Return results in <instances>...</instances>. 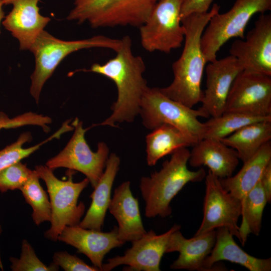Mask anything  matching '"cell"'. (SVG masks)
Instances as JSON below:
<instances>
[{
    "instance_id": "30bf717a",
    "label": "cell",
    "mask_w": 271,
    "mask_h": 271,
    "mask_svg": "<svg viewBox=\"0 0 271 271\" xmlns=\"http://www.w3.org/2000/svg\"><path fill=\"white\" fill-rule=\"evenodd\" d=\"M71 124L74 129L72 137L62 151L49 159L46 166L52 170L65 168L81 172L94 188L104 172L109 149L101 142L98 143L97 151L93 152L85 139V133L90 127L84 128L83 122L77 117Z\"/></svg>"
},
{
    "instance_id": "277c9868",
    "label": "cell",
    "mask_w": 271,
    "mask_h": 271,
    "mask_svg": "<svg viewBox=\"0 0 271 271\" xmlns=\"http://www.w3.org/2000/svg\"><path fill=\"white\" fill-rule=\"evenodd\" d=\"M121 40L104 35L71 41L59 39L45 30L36 39L29 51L35 59V67L31 76L30 93L37 103H39L42 88L45 82L68 55L83 49L105 48L117 51Z\"/></svg>"
},
{
    "instance_id": "9a60e30c",
    "label": "cell",
    "mask_w": 271,
    "mask_h": 271,
    "mask_svg": "<svg viewBox=\"0 0 271 271\" xmlns=\"http://www.w3.org/2000/svg\"><path fill=\"white\" fill-rule=\"evenodd\" d=\"M243 69L231 55L209 62L206 67V88L198 109L205 118L221 115L231 85Z\"/></svg>"
},
{
    "instance_id": "484cf974",
    "label": "cell",
    "mask_w": 271,
    "mask_h": 271,
    "mask_svg": "<svg viewBox=\"0 0 271 271\" xmlns=\"http://www.w3.org/2000/svg\"><path fill=\"white\" fill-rule=\"evenodd\" d=\"M267 202L260 181L242 199V221L239 226V240L242 245H244L249 234L259 235L263 211Z\"/></svg>"
},
{
    "instance_id": "f1b7e54d",
    "label": "cell",
    "mask_w": 271,
    "mask_h": 271,
    "mask_svg": "<svg viewBox=\"0 0 271 271\" xmlns=\"http://www.w3.org/2000/svg\"><path fill=\"white\" fill-rule=\"evenodd\" d=\"M36 170L20 189L26 202L32 208V217L37 225L51 219V206L48 196L41 186Z\"/></svg>"
},
{
    "instance_id": "603a6c76",
    "label": "cell",
    "mask_w": 271,
    "mask_h": 271,
    "mask_svg": "<svg viewBox=\"0 0 271 271\" xmlns=\"http://www.w3.org/2000/svg\"><path fill=\"white\" fill-rule=\"evenodd\" d=\"M271 162L270 141L263 145L250 159L243 162L241 169L234 176L219 179L222 187L240 200L260 181L262 174Z\"/></svg>"
},
{
    "instance_id": "ffe728a7",
    "label": "cell",
    "mask_w": 271,
    "mask_h": 271,
    "mask_svg": "<svg viewBox=\"0 0 271 271\" xmlns=\"http://www.w3.org/2000/svg\"><path fill=\"white\" fill-rule=\"evenodd\" d=\"M235 150L221 141L202 139L193 146L188 163L192 167L207 166L219 179L231 176L239 163Z\"/></svg>"
},
{
    "instance_id": "d4e9b609",
    "label": "cell",
    "mask_w": 271,
    "mask_h": 271,
    "mask_svg": "<svg viewBox=\"0 0 271 271\" xmlns=\"http://www.w3.org/2000/svg\"><path fill=\"white\" fill-rule=\"evenodd\" d=\"M271 140V120L247 124L221 141L236 151L243 162Z\"/></svg>"
},
{
    "instance_id": "e575fe53",
    "label": "cell",
    "mask_w": 271,
    "mask_h": 271,
    "mask_svg": "<svg viewBox=\"0 0 271 271\" xmlns=\"http://www.w3.org/2000/svg\"><path fill=\"white\" fill-rule=\"evenodd\" d=\"M260 182L265 193L267 202L270 203L271 201V162L264 169Z\"/></svg>"
},
{
    "instance_id": "d6a6232c",
    "label": "cell",
    "mask_w": 271,
    "mask_h": 271,
    "mask_svg": "<svg viewBox=\"0 0 271 271\" xmlns=\"http://www.w3.org/2000/svg\"><path fill=\"white\" fill-rule=\"evenodd\" d=\"M53 263L62 267L65 271H99V268L86 263L75 255H71L67 251L54 253Z\"/></svg>"
},
{
    "instance_id": "8fae6325",
    "label": "cell",
    "mask_w": 271,
    "mask_h": 271,
    "mask_svg": "<svg viewBox=\"0 0 271 271\" xmlns=\"http://www.w3.org/2000/svg\"><path fill=\"white\" fill-rule=\"evenodd\" d=\"M203 217L195 235L224 227L239 239L237 222L241 214V201L221 186L218 178L210 171L205 177Z\"/></svg>"
},
{
    "instance_id": "ba28073f",
    "label": "cell",
    "mask_w": 271,
    "mask_h": 271,
    "mask_svg": "<svg viewBox=\"0 0 271 271\" xmlns=\"http://www.w3.org/2000/svg\"><path fill=\"white\" fill-rule=\"evenodd\" d=\"M139 114L143 124L149 129L168 124L198 141L203 139L204 124L198 118L205 117L204 114L199 109L188 107L169 98L160 88H147L141 99Z\"/></svg>"
},
{
    "instance_id": "1f68e13d",
    "label": "cell",
    "mask_w": 271,
    "mask_h": 271,
    "mask_svg": "<svg viewBox=\"0 0 271 271\" xmlns=\"http://www.w3.org/2000/svg\"><path fill=\"white\" fill-rule=\"evenodd\" d=\"M47 122L45 116L32 112L25 113L14 118H10L5 113L0 112V130L17 128L26 125H35L43 127Z\"/></svg>"
},
{
    "instance_id": "ac0fdd59",
    "label": "cell",
    "mask_w": 271,
    "mask_h": 271,
    "mask_svg": "<svg viewBox=\"0 0 271 271\" xmlns=\"http://www.w3.org/2000/svg\"><path fill=\"white\" fill-rule=\"evenodd\" d=\"M216 230L186 238L180 229L170 235L166 248V253L177 251L178 258L170 265L172 269L204 271L205 259L210 253L215 242Z\"/></svg>"
},
{
    "instance_id": "4316f807",
    "label": "cell",
    "mask_w": 271,
    "mask_h": 271,
    "mask_svg": "<svg viewBox=\"0 0 271 271\" xmlns=\"http://www.w3.org/2000/svg\"><path fill=\"white\" fill-rule=\"evenodd\" d=\"M271 120V116H259L237 112H225L203 122L205 129L203 139L221 141L247 124Z\"/></svg>"
},
{
    "instance_id": "83f0119b",
    "label": "cell",
    "mask_w": 271,
    "mask_h": 271,
    "mask_svg": "<svg viewBox=\"0 0 271 271\" xmlns=\"http://www.w3.org/2000/svg\"><path fill=\"white\" fill-rule=\"evenodd\" d=\"M70 120L65 121L62 126L51 137L40 143L27 148H24L23 145L31 141L32 136L29 132L22 133L15 142L0 150V171L28 157L43 145L54 139H59L66 132L73 130V126L70 124Z\"/></svg>"
},
{
    "instance_id": "9c48e42d",
    "label": "cell",
    "mask_w": 271,
    "mask_h": 271,
    "mask_svg": "<svg viewBox=\"0 0 271 271\" xmlns=\"http://www.w3.org/2000/svg\"><path fill=\"white\" fill-rule=\"evenodd\" d=\"M184 0H160L139 28L141 43L147 51L166 53L179 48L184 40L181 10Z\"/></svg>"
},
{
    "instance_id": "836d02e7",
    "label": "cell",
    "mask_w": 271,
    "mask_h": 271,
    "mask_svg": "<svg viewBox=\"0 0 271 271\" xmlns=\"http://www.w3.org/2000/svg\"><path fill=\"white\" fill-rule=\"evenodd\" d=\"M213 0H184L181 10V19L194 13L208 11Z\"/></svg>"
},
{
    "instance_id": "d590c367",
    "label": "cell",
    "mask_w": 271,
    "mask_h": 271,
    "mask_svg": "<svg viewBox=\"0 0 271 271\" xmlns=\"http://www.w3.org/2000/svg\"><path fill=\"white\" fill-rule=\"evenodd\" d=\"M4 6L2 0H0V25L1 23L3 22L4 18H5V13L3 10V6ZM0 33H1V30H0Z\"/></svg>"
},
{
    "instance_id": "5bb4252c",
    "label": "cell",
    "mask_w": 271,
    "mask_h": 271,
    "mask_svg": "<svg viewBox=\"0 0 271 271\" xmlns=\"http://www.w3.org/2000/svg\"><path fill=\"white\" fill-rule=\"evenodd\" d=\"M179 225H173L168 231L158 235L153 230L131 241V247L122 256L109 258L102 264L101 271H109L120 265H125L123 270L160 271V262L165 253L169 238L174 231L180 229Z\"/></svg>"
},
{
    "instance_id": "52a82bcc",
    "label": "cell",
    "mask_w": 271,
    "mask_h": 271,
    "mask_svg": "<svg viewBox=\"0 0 271 271\" xmlns=\"http://www.w3.org/2000/svg\"><path fill=\"white\" fill-rule=\"evenodd\" d=\"M271 9V0H236L227 12L215 14L201 38L206 62L215 60L220 48L231 38H244V31L251 17Z\"/></svg>"
},
{
    "instance_id": "4dcf8cb0",
    "label": "cell",
    "mask_w": 271,
    "mask_h": 271,
    "mask_svg": "<svg viewBox=\"0 0 271 271\" xmlns=\"http://www.w3.org/2000/svg\"><path fill=\"white\" fill-rule=\"evenodd\" d=\"M33 171L21 161L0 171V192L20 189L31 176Z\"/></svg>"
},
{
    "instance_id": "cb8c5ba5",
    "label": "cell",
    "mask_w": 271,
    "mask_h": 271,
    "mask_svg": "<svg viewBox=\"0 0 271 271\" xmlns=\"http://www.w3.org/2000/svg\"><path fill=\"white\" fill-rule=\"evenodd\" d=\"M197 142L173 125L162 124L146 137L147 164L153 166L165 156L181 148L193 146Z\"/></svg>"
},
{
    "instance_id": "d6986e66",
    "label": "cell",
    "mask_w": 271,
    "mask_h": 271,
    "mask_svg": "<svg viewBox=\"0 0 271 271\" xmlns=\"http://www.w3.org/2000/svg\"><path fill=\"white\" fill-rule=\"evenodd\" d=\"M130 185V182L126 181L114 189L108 209L117 222L118 237L124 243L140 238L147 232L138 200L133 196Z\"/></svg>"
},
{
    "instance_id": "8d00e7d4",
    "label": "cell",
    "mask_w": 271,
    "mask_h": 271,
    "mask_svg": "<svg viewBox=\"0 0 271 271\" xmlns=\"http://www.w3.org/2000/svg\"><path fill=\"white\" fill-rule=\"evenodd\" d=\"M1 262V261H0Z\"/></svg>"
},
{
    "instance_id": "7c38bea8",
    "label": "cell",
    "mask_w": 271,
    "mask_h": 271,
    "mask_svg": "<svg viewBox=\"0 0 271 271\" xmlns=\"http://www.w3.org/2000/svg\"><path fill=\"white\" fill-rule=\"evenodd\" d=\"M225 112L271 116V76L242 70L230 88Z\"/></svg>"
},
{
    "instance_id": "4fadbf2b",
    "label": "cell",
    "mask_w": 271,
    "mask_h": 271,
    "mask_svg": "<svg viewBox=\"0 0 271 271\" xmlns=\"http://www.w3.org/2000/svg\"><path fill=\"white\" fill-rule=\"evenodd\" d=\"M229 53L243 70L271 76V15L262 14L244 40L233 42Z\"/></svg>"
},
{
    "instance_id": "7a4b0ae2",
    "label": "cell",
    "mask_w": 271,
    "mask_h": 271,
    "mask_svg": "<svg viewBox=\"0 0 271 271\" xmlns=\"http://www.w3.org/2000/svg\"><path fill=\"white\" fill-rule=\"evenodd\" d=\"M219 9L215 4L207 12L194 13L181 19L184 46L180 57L172 64V82L167 87L160 88L164 95L190 108L200 102L203 96L201 87L206 62L201 47V36Z\"/></svg>"
},
{
    "instance_id": "6da1fadb",
    "label": "cell",
    "mask_w": 271,
    "mask_h": 271,
    "mask_svg": "<svg viewBox=\"0 0 271 271\" xmlns=\"http://www.w3.org/2000/svg\"><path fill=\"white\" fill-rule=\"evenodd\" d=\"M121 40V44L115 56L103 64L94 63L90 69L81 70L109 78L114 83L117 90V98L111 106L110 115L91 127H116L117 123L133 122L139 114L141 99L148 87L143 77L146 66L143 58L132 53L131 38L125 36Z\"/></svg>"
},
{
    "instance_id": "e0dca14e",
    "label": "cell",
    "mask_w": 271,
    "mask_h": 271,
    "mask_svg": "<svg viewBox=\"0 0 271 271\" xmlns=\"http://www.w3.org/2000/svg\"><path fill=\"white\" fill-rule=\"evenodd\" d=\"M58 240L73 246L79 253L85 254L101 271L105 255L112 249L124 244L118 237L117 226L104 232L82 228L78 224L67 226L59 235Z\"/></svg>"
},
{
    "instance_id": "44dd1931",
    "label": "cell",
    "mask_w": 271,
    "mask_h": 271,
    "mask_svg": "<svg viewBox=\"0 0 271 271\" xmlns=\"http://www.w3.org/2000/svg\"><path fill=\"white\" fill-rule=\"evenodd\" d=\"M233 235L224 227L216 230L214 245L204 260V271L224 270L222 266L215 264L226 260L238 264L250 271H270L271 258H259L251 256L242 250L234 241Z\"/></svg>"
},
{
    "instance_id": "2e32d148",
    "label": "cell",
    "mask_w": 271,
    "mask_h": 271,
    "mask_svg": "<svg viewBox=\"0 0 271 271\" xmlns=\"http://www.w3.org/2000/svg\"><path fill=\"white\" fill-rule=\"evenodd\" d=\"M40 0H2L13 6L2 24L19 43L20 50H29L37 37L51 21L40 13Z\"/></svg>"
},
{
    "instance_id": "8992f818",
    "label": "cell",
    "mask_w": 271,
    "mask_h": 271,
    "mask_svg": "<svg viewBox=\"0 0 271 271\" xmlns=\"http://www.w3.org/2000/svg\"><path fill=\"white\" fill-rule=\"evenodd\" d=\"M35 170L46 184L51 206V226L45 232V236L56 241L65 227L80 223L85 206L81 201L78 203V200L89 181L85 178L80 182H74L71 173L67 180H60L54 175L53 170L46 166L38 165Z\"/></svg>"
},
{
    "instance_id": "7402d4cb",
    "label": "cell",
    "mask_w": 271,
    "mask_h": 271,
    "mask_svg": "<svg viewBox=\"0 0 271 271\" xmlns=\"http://www.w3.org/2000/svg\"><path fill=\"white\" fill-rule=\"evenodd\" d=\"M120 163V158L116 154H109L103 175L90 195L91 203L78 224L80 227L101 230L111 199V189Z\"/></svg>"
},
{
    "instance_id": "f546056e",
    "label": "cell",
    "mask_w": 271,
    "mask_h": 271,
    "mask_svg": "<svg viewBox=\"0 0 271 271\" xmlns=\"http://www.w3.org/2000/svg\"><path fill=\"white\" fill-rule=\"evenodd\" d=\"M11 268L13 271H55L59 266L52 262L47 265L37 257L33 248L29 242L24 239L22 242L20 257H11Z\"/></svg>"
},
{
    "instance_id": "3957f363",
    "label": "cell",
    "mask_w": 271,
    "mask_h": 271,
    "mask_svg": "<svg viewBox=\"0 0 271 271\" xmlns=\"http://www.w3.org/2000/svg\"><path fill=\"white\" fill-rule=\"evenodd\" d=\"M171 155L159 171L141 179L140 189L148 218L170 216V203L174 197L188 183L201 181L206 175L203 168L196 171L188 169L190 151L186 147L181 148Z\"/></svg>"
},
{
    "instance_id": "5b68a950",
    "label": "cell",
    "mask_w": 271,
    "mask_h": 271,
    "mask_svg": "<svg viewBox=\"0 0 271 271\" xmlns=\"http://www.w3.org/2000/svg\"><path fill=\"white\" fill-rule=\"evenodd\" d=\"M160 0H74L66 19L93 28L132 26L139 28Z\"/></svg>"
}]
</instances>
